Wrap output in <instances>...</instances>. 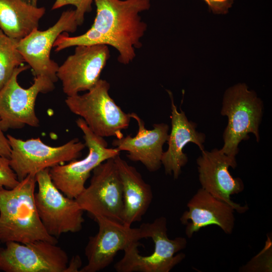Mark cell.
Listing matches in <instances>:
<instances>
[{
  "mask_svg": "<svg viewBox=\"0 0 272 272\" xmlns=\"http://www.w3.org/2000/svg\"><path fill=\"white\" fill-rule=\"evenodd\" d=\"M96 15L91 28L80 35L60 34L53 47L59 52L82 45L111 46L118 52L119 62L127 64L135 57V49L142 47L141 39L147 29L139 14L148 10L150 0H94Z\"/></svg>",
  "mask_w": 272,
  "mask_h": 272,
  "instance_id": "1",
  "label": "cell"
},
{
  "mask_svg": "<svg viewBox=\"0 0 272 272\" xmlns=\"http://www.w3.org/2000/svg\"><path fill=\"white\" fill-rule=\"evenodd\" d=\"M36 174H30L14 188L0 189V241L26 243L44 240L54 244L39 217L35 201Z\"/></svg>",
  "mask_w": 272,
  "mask_h": 272,
  "instance_id": "2",
  "label": "cell"
},
{
  "mask_svg": "<svg viewBox=\"0 0 272 272\" xmlns=\"http://www.w3.org/2000/svg\"><path fill=\"white\" fill-rule=\"evenodd\" d=\"M140 228L144 238L153 240V252L148 256L142 255L138 250L139 242L131 244L123 250V257L115 264L116 271L169 272L185 257L183 253H176L186 247V239L168 238L165 217H160L151 223H143Z\"/></svg>",
  "mask_w": 272,
  "mask_h": 272,
  "instance_id": "3",
  "label": "cell"
},
{
  "mask_svg": "<svg viewBox=\"0 0 272 272\" xmlns=\"http://www.w3.org/2000/svg\"><path fill=\"white\" fill-rule=\"evenodd\" d=\"M263 105L255 92L248 89L244 83L237 84L225 92L221 114L228 118L223 134L224 145L220 150L235 158L239 145L249 138V133L260 140L259 127L263 115Z\"/></svg>",
  "mask_w": 272,
  "mask_h": 272,
  "instance_id": "4",
  "label": "cell"
},
{
  "mask_svg": "<svg viewBox=\"0 0 272 272\" xmlns=\"http://www.w3.org/2000/svg\"><path fill=\"white\" fill-rule=\"evenodd\" d=\"M110 87L106 80L100 79L85 94L66 96L65 103L96 135L120 139L123 137L122 131L128 127L131 118L110 97Z\"/></svg>",
  "mask_w": 272,
  "mask_h": 272,
  "instance_id": "5",
  "label": "cell"
},
{
  "mask_svg": "<svg viewBox=\"0 0 272 272\" xmlns=\"http://www.w3.org/2000/svg\"><path fill=\"white\" fill-rule=\"evenodd\" d=\"M29 67L24 64L17 67L0 90V122L4 132L26 125L38 127L39 120L35 110L37 97L39 94L51 92L55 88V83L44 76L35 77L33 83L28 88L21 87L18 77Z\"/></svg>",
  "mask_w": 272,
  "mask_h": 272,
  "instance_id": "6",
  "label": "cell"
},
{
  "mask_svg": "<svg viewBox=\"0 0 272 272\" xmlns=\"http://www.w3.org/2000/svg\"><path fill=\"white\" fill-rule=\"evenodd\" d=\"M49 168L36 174L38 189L34 197L40 220L47 233L55 238L80 231L84 222V211L75 198L65 196L53 184Z\"/></svg>",
  "mask_w": 272,
  "mask_h": 272,
  "instance_id": "7",
  "label": "cell"
},
{
  "mask_svg": "<svg viewBox=\"0 0 272 272\" xmlns=\"http://www.w3.org/2000/svg\"><path fill=\"white\" fill-rule=\"evenodd\" d=\"M76 122L83 133L88 154L82 160L75 159L65 165L52 167L49 172L55 186L65 196L75 199L85 189L91 172L101 163L120 153L116 148H108L104 138L95 134L82 118H78Z\"/></svg>",
  "mask_w": 272,
  "mask_h": 272,
  "instance_id": "8",
  "label": "cell"
},
{
  "mask_svg": "<svg viewBox=\"0 0 272 272\" xmlns=\"http://www.w3.org/2000/svg\"><path fill=\"white\" fill-rule=\"evenodd\" d=\"M11 152L10 163L19 181L30 174L70 162L80 157L85 143L78 138L58 147L44 143L39 138L23 140L7 134Z\"/></svg>",
  "mask_w": 272,
  "mask_h": 272,
  "instance_id": "9",
  "label": "cell"
},
{
  "mask_svg": "<svg viewBox=\"0 0 272 272\" xmlns=\"http://www.w3.org/2000/svg\"><path fill=\"white\" fill-rule=\"evenodd\" d=\"M90 184L76 198L94 218L104 217L122 223V185L114 158L93 170Z\"/></svg>",
  "mask_w": 272,
  "mask_h": 272,
  "instance_id": "10",
  "label": "cell"
},
{
  "mask_svg": "<svg viewBox=\"0 0 272 272\" xmlns=\"http://www.w3.org/2000/svg\"><path fill=\"white\" fill-rule=\"evenodd\" d=\"M0 248V270L5 272H65L68 255L61 247L44 240L6 242Z\"/></svg>",
  "mask_w": 272,
  "mask_h": 272,
  "instance_id": "11",
  "label": "cell"
},
{
  "mask_svg": "<svg viewBox=\"0 0 272 272\" xmlns=\"http://www.w3.org/2000/svg\"><path fill=\"white\" fill-rule=\"evenodd\" d=\"M78 26L75 10L70 9L63 12L57 22L48 29L42 31L36 29L18 41V50L35 77L44 76L54 83L57 81L59 65L51 59V50L60 34L74 33Z\"/></svg>",
  "mask_w": 272,
  "mask_h": 272,
  "instance_id": "12",
  "label": "cell"
},
{
  "mask_svg": "<svg viewBox=\"0 0 272 272\" xmlns=\"http://www.w3.org/2000/svg\"><path fill=\"white\" fill-rule=\"evenodd\" d=\"M109 57L110 51L106 45L75 46L74 53L59 66L57 72L63 93L71 96L91 89L100 79Z\"/></svg>",
  "mask_w": 272,
  "mask_h": 272,
  "instance_id": "13",
  "label": "cell"
},
{
  "mask_svg": "<svg viewBox=\"0 0 272 272\" xmlns=\"http://www.w3.org/2000/svg\"><path fill=\"white\" fill-rule=\"evenodd\" d=\"M94 219L98 231L89 238L85 249L88 262L80 272H97L104 269L112 262L119 251L144 238L140 227L133 228L104 217Z\"/></svg>",
  "mask_w": 272,
  "mask_h": 272,
  "instance_id": "14",
  "label": "cell"
},
{
  "mask_svg": "<svg viewBox=\"0 0 272 272\" xmlns=\"http://www.w3.org/2000/svg\"><path fill=\"white\" fill-rule=\"evenodd\" d=\"M196 164L201 188L228 203L239 214L248 210L247 205L241 206L231 199V195L238 194L244 189L242 180L233 177L229 170V167H236L235 158L226 155L220 149L204 150L197 158Z\"/></svg>",
  "mask_w": 272,
  "mask_h": 272,
  "instance_id": "15",
  "label": "cell"
},
{
  "mask_svg": "<svg viewBox=\"0 0 272 272\" xmlns=\"http://www.w3.org/2000/svg\"><path fill=\"white\" fill-rule=\"evenodd\" d=\"M130 116L137 122V134L134 137L128 134L116 138L112 144L119 151L127 152L126 157L130 161L140 162L150 172H155L162 166L163 147L168 138L169 126L164 123H155L153 129H147L137 114L131 112Z\"/></svg>",
  "mask_w": 272,
  "mask_h": 272,
  "instance_id": "16",
  "label": "cell"
},
{
  "mask_svg": "<svg viewBox=\"0 0 272 272\" xmlns=\"http://www.w3.org/2000/svg\"><path fill=\"white\" fill-rule=\"evenodd\" d=\"M188 210L180 218L186 225L185 234L191 238L201 228L215 225L226 234H231L235 226L234 209L202 188H199L187 204Z\"/></svg>",
  "mask_w": 272,
  "mask_h": 272,
  "instance_id": "17",
  "label": "cell"
},
{
  "mask_svg": "<svg viewBox=\"0 0 272 272\" xmlns=\"http://www.w3.org/2000/svg\"><path fill=\"white\" fill-rule=\"evenodd\" d=\"M171 99V129L167 140L168 148L163 152L161 163L166 174L173 175L177 179L181 169L188 161L187 155L183 149L189 143L196 145L200 150H204L203 143L206 135L196 130L197 124L189 121L181 109L178 111L175 105L172 94L168 91Z\"/></svg>",
  "mask_w": 272,
  "mask_h": 272,
  "instance_id": "18",
  "label": "cell"
},
{
  "mask_svg": "<svg viewBox=\"0 0 272 272\" xmlns=\"http://www.w3.org/2000/svg\"><path fill=\"white\" fill-rule=\"evenodd\" d=\"M114 159L122 185V224L131 226L133 223L141 221L148 211L153 198L152 190L134 167L119 155Z\"/></svg>",
  "mask_w": 272,
  "mask_h": 272,
  "instance_id": "19",
  "label": "cell"
},
{
  "mask_svg": "<svg viewBox=\"0 0 272 272\" xmlns=\"http://www.w3.org/2000/svg\"><path fill=\"white\" fill-rule=\"evenodd\" d=\"M46 12L24 0H0V29L10 38L20 40L39 27Z\"/></svg>",
  "mask_w": 272,
  "mask_h": 272,
  "instance_id": "20",
  "label": "cell"
},
{
  "mask_svg": "<svg viewBox=\"0 0 272 272\" xmlns=\"http://www.w3.org/2000/svg\"><path fill=\"white\" fill-rule=\"evenodd\" d=\"M18 41L7 36L0 29V90L15 70L25 62L18 50Z\"/></svg>",
  "mask_w": 272,
  "mask_h": 272,
  "instance_id": "21",
  "label": "cell"
},
{
  "mask_svg": "<svg viewBox=\"0 0 272 272\" xmlns=\"http://www.w3.org/2000/svg\"><path fill=\"white\" fill-rule=\"evenodd\" d=\"M93 1L94 0H55L51 10H55L67 5L75 6L77 21L79 26H80L84 23L86 13L91 11Z\"/></svg>",
  "mask_w": 272,
  "mask_h": 272,
  "instance_id": "22",
  "label": "cell"
},
{
  "mask_svg": "<svg viewBox=\"0 0 272 272\" xmlns=\"http://www.w3.org/2000/svg\"><path fill=\"white\" fill-rule=\"evenodd\" d=\"M19 182L16 173L10 166V159L0 156V189L13 188Z\"/></svg>",
  "mask_w": 272,
  "mask_h": 272,
  "instance_id": "23",
  "label": "cell"
},
{
  "mask_svg": "<svg viewBox=\"0 0 272 272\" xmlns=\"http://www.w3.org/2000/svg\"><path fill=\"white\" fill-rule=\"evenodd\" d=\"M215 14H225L234 0H204Z\"/></svg>",
  "mask_w": 272,
  "mask_h": 272,
  "instance_id": "24",
  "label": "cell"
},
{
  "mask_svg": "<svg viewBox=\"0 0 272 272\" xmlns=\"http://www.w3.org/2000/svg\"><path fill=\"white\" fill-rule=\"evenodd\" d=\"M11 152V148L7 138L4 134L0 122V156L9 158Z\"/></svg>",
  "mask_w": 272,
  "mask_h": 272,
  "instance_id": "25",
  "label": "cell"
},
{
  "mask_svg": "<svg viewBox=\"0 0 272 272\" xmlns=\"http://www.w3.org/2000/svg\"><path fill=\"white\" fill-rule=\"evenodd\" d=\"M82 260L79 255L74 256L71 261L68 263L65 272H78L81 266Z\"/></svg>",
  "mask_w": 272,
  "mask_h": 272,
  "instance_id": "26",
  "label": "cell"
},
{
  "mask_svg": "<svg viewBox=\"0 0 272 272\" xmlns=\"http://www.w3.org/2000/svg\"><path fill=\"white\" fill-rule=\"evenodd\" d=\"M24 1L32 4L34 6H37L38 0H24Z\"/></svg>",
  "mask_w": 272,
  "mask_h": 272,
  "instance_id": "27",
  "label": "cell"
},
{
  "mask_svg": "<svg viewBox=\"0 0 272 272\" xmlns=\"http://www.w3.org/2000/svg\"><path fill=\"white\" fill-rule=\"evenodd\" d=\"M1 241H0V245H1Z\"/></svg>",
  "mask_w": 272,
  "mask_h": 272,
  "instance_id": "28",
  "label": "cell"
}]
</instances>
